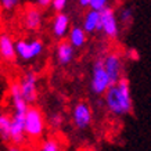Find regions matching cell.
Instances as JSON below:
<instances>
[{
	"label": "cell",
	"mask_w": 151,
	"mask_h": 151,
	"mask_svg": "<svg viewBox=\"0 0 151 151\" xmlns=\"http://www.w3.org/2000/svg\"><path fill=\"white\" fill-rule=\"evenodd\" d=\"M10 136H11V143L13 144H17V146L22 144V142L27 137V134H25V115L13 112Z\"/></svg>",
	"instance_id": "obj_9"
},
{
	"label": "cell",
	"mask_w": 151,
	"mask_h": 151,
	"mask_svg": "<svg viewBox=\"0 0 151 151\" xmlns=\"http://www.w3.org/2000/svg\"><path fill=\"white\" fill-rule=\"evenodd\" d=\"M119 19H121V22L124 24H130L133 19V13L130 9H124L122 11H121V14H119Z\"/></svg>",
	"instance_id": "obj_19"
},
{
	"label": "cell",
	"mask_w": 151,
	"mask_h": 151,
	"mask_svg": "<svg viewBox=\"0 0 151 151\" xmlns=\"http://www.w3.org/2000/svg\"><path fill=\"white\" fill-rule=\"evenodd\" d=\"M6 151H22L21 150V147H18L17 146V144H15V146H11V147H9V148H7V150Z\"/></svg>",
	"instance_id": "obj_26"
},
{
	"label": "cell",
	"mask_w": 151,
	"mask_h": 151,
	"mask_svg": "<svg viewBox=\"0 0 151 151\" xmlns=\"http://www.w3.org/2000/svg\"><path fill=\"white\" fill-rule=\"evenodd\" d=\"M24 27L28 31H37L42 27L43 15H42L40 7H28L24 13Z\"/></svg>",
	"instance_id": "obj_12"
},
{
	"label": "cell",
	"mask_w": 151,
	"mask_h": 151,
	"mask_svg": "<svg viewBox=\"0 0 151 151\" xmlns=\"http://www.w3.org/2000/svg\"><path fill=\"white\" fill-rule=\"evenodd\" d=\"M100 14H101V31L104 32V35L107 37L115 39L119 33V28L114 9H111L108 6L104 10H101Z\"/></svg>",
	"instance_id": "obj_8"
},
{
	"label": "cell",
	"mask_w": 151,
	"mask_h": 151,
	"mask_svg": "<svg viewBox=\"0 0 151 151\" xmlns=\"http://www.w3.org/2000/svg\"><path fill=\"white\" fill-rule=\"evenodd\" d=\"M72 122L73 126L79 130H85L92 124V110L87 103L79 101L72 110Z\"/></svg>",
	"instance_id": "obj_7"
},
{
	"label": "cell",
	"mask_w": 151,
	"mask_h": 151,
	"mask_svg": "<svg viewBox=\"0 0 151 151\" xmlns=\"http://www.w3.org/2000/svg\"><path fill=\"white\" fill-rule=\"evenodd\" d=\"M39 151H61V147H60V143L55 139H47L42 143Z\"/></svg>",
	"instance_id": "obj_17"
},
{
	"label": "cell",
	"mask_w": 151,
	"mask_h": 151,
	"mask_svg": "<svg viewBox=\"0 0 151 151\" xmlns=\"http://www.w3.org/2000/svg\"><path fill=\"white\" fill-rule=\"evenodd\" d=\"M108 1H110V0H92L90 9L101 11V10H104L105 7H108Z\"/></svg>",
	"instance_id": "obj_20"
},
{
	"label": "cell",
	"mask_w": 151,
	"mask_h": 151,
	"mask_svg": "<svg viewBox=\"0 0 151 151\" xmlns=\"http://www.w3.org/2000/svg\"><path fill=\"white\" fill-rule=\"evenodd\" d=\"M86 33L87 32L83 29V27H72L69 29L68 40L72 43V46L75 47V49L83 47L85 43H86V40H87Z\"/></svg>",
	"instance_id": "obj_15"
},
{
	"label": "cell",
	"mask_w": 151,
	"mask_h": 151,
	"mask_svg": "<svg viewBox=\"0 0 151 151\" xmlns=\"http://www.w3.org/2000/svg\"><path fill=\"white\" fill-rule=\"evenodd\" d=\"M10 130H11V116L0 112V140L1 142L4 143L11 142Z\"/></svg>",
	"instance_id": "obj_16"
},
{
	"label": "cell",
	"mask_w": 151,
	"mask_h": 151,
	"mask_svg": "<svg viewBox=\"0 0 151 151\" xmlns=\"http://www.w3.org/2000/svg\"><path fill=\"white\" fill-rule=\"evenodd\" d=\"M128 57L130 60H134V61H136V60H139V53L136 50H133V49H132V50L128 51Z\"/></svg>",
	"instance_id": "obj_24"
},
{
	"label": "cell",
	"mask_w": 151,
	"mask_h": 151,
	"mask_svg": "<svg viewBox=\"0 0 151 151\" xmlns=\"http://www.w3.org/2000/svg\"><path fill=\"white\" fill-rule=\"evenodd\" d=\"M0 58L7 61V63H13L14 60L17 58L15 42L7 33L0 35Z\"/></svg>",
	"instance_id": "obj_11"
},
{
	"label": "cell",
	"mask_w": 151,
	"mask_h": 151,
	"mask_svg": "<svg viewBox=\"0 0 151 151\" xmlns=\"http://www.w3.org/2000/svg\"><path fill=\"white\" fill-rule=\"evenodd\" d=\"M63 122H64V118H63V115L60 114V112H54V114L49 118V125H50L51 128H54V129L61 128Z\"/></svg>",
	"instance_id": "obj_18"
},
{
	"label": "cell",
	"mask_w": 151,
	"mask_h": 151,
	"mask_svg": "<svg viewBox=\"0 0 151 151\" xmlns=\"http://www.w3.org/2000/svg\"><path fill=\"white\" fill-rule=\"evenodd\" d=\"M83 29L87 33H93L96 31H101V14L97 10L90 9L83 18Z\"/></svg>",
	"instance_id": "obj_14"
},
{
	"label": "cell",
	"mask_w": 151,
	"mask_h": 151,
	"mask_svg": "<svg viewBox=\"0 0 151 151\" xmlns=\"http://www.w3.org/2000/svg\"><path fill=\"white\" fill-rule=\"evenodd\" d=\"M79 1V6H81V7H85V9H86V7H90V3H92V0H78Z\"/></svg>",
	"instance_id": "obj_25"
},
{
	"label": "cell",
	"mask_w": 151,
	"mask_h": 151,
	"mask_svg": "<svg viewBox=\"0 0 151 151\" xmlns=\"http://www.w3.org/2000/svg\"><path fill=\"white\" fill-rule=\"evenodd\" d=\"M104 67L105 71L108 73V76L111 79V83L115 85L119 79L122 78V73H124V61L122 57L118 53H110L104 57Z\"/></svg>",
	"instance_id": "obj_6"
},
{
	"label": "cell",
	"mask_w": 151,
	"mask_h": 151,
	"mask_svg": "<svg viewBox=\"0 0 151 151\" xmlns=\"http://www.w3.org/2000/svg\"><path fill=\"white\" fill-rule=\"evenodd\" d=\"M53 0H36V6L40 7V9H46L49 6H51Z\"/></svg>",
	"instance_id": "obj_23"
},
{
	"label": "cell",
	"mask_w": 151,
	"mask_h": 151,
	"mask_svg": "<svg viewBox=\"0 0 151 151\" xmlns=\"http://www.w3.org/2000/svg\"><path fill=\"white\" fill-rule=\"evenodd\" d=\"M19 87L28 104H35L37 100V73L29 69L19 79Z\"/></svg>",
	"instance_id": "obj_5"
},
{
	"label": "cell",
	"mask_w": 151,
	"mask_h": 151,
	"mask_svg": "<svg viewBox=\"0 0 151 151\" xmlns=\"http://www.w3.org/2000/svg\"><path fill=\"white\" fill-rule=\"evenodd\" d=\"M111 79L105 71L104 60L97 58L92 68V79H90V90L94 96H104L107 89L111 86Z\"/></svg>",
	"instance_id": "obj_3"
},
{
	"label": "cell",
	"mask_w": 151,
	"mask_h": 151,
	"mask_svg": "<svg viewBox=\"0 0 151 151\" xmlns=\"http://www.w3.org/2000/svg\"><path fill=\"white\" fill-rule=\"evenodd\" d=\"M69 17L64 11H60L54 15L53 18V22H51V32H53V36L57 37V39H63L69 33Z\"/></svg>",
	"instance_id": "obj_10"
},
{
	"label": "cell",
	"mask_w": 151,
	"mask_h": 151,
	"mask_svg": "<svg viewBox=\"0 0 151 151\" xmlns=\"http://www.w3.org/2000/svg\"><path fill=\"white\" fill-rule=\"evenodd\" d=\"M67 4H68V0H53V3H51L53 9H54L57 13L64 11V9L67 7Z\"/></svg>",
	"instance_id": "obj_22"
},
{
	"label": "cell",
	"mask_w": 151,
	"mask_h": 151,
	"mask_svg": "<svg viewBox=\"0 0 151 151\" xmlns=\"http://www.w3.org/2000/svg\"><path fill=\"white\" fill-rule=\"evenodd\" d=\"M73 55H75V47L69 40H61L57 45L55 57L61 65H68L69 63H72Z\"/></svg>",
	"instance_id": "obj_13"
},
{
	"label": "cell",
	"mask_w": 151,
	"mask_h": 151,
	"mask_svg": "<svg viewBox=\"0 0 151 151\" xmlns=\"http://www.w3.org/2000/svg\"><path fill=\"white\" fill-rule=\"evenodd\" d=\"M45 45L40 39H19L15 42V50H17V57L22 61H31L36 58L43 53Z\"/></svg>",
	"instance_id": "obj_4"
},
{
	"label": "cell",
	"mask_w": 151,
	"mask_h": 151,
	"mask_svg": "<svg viewBox=\"0 0 151 151\" xmlns=\"http://www.w3.org/2000/svg\"><path fill=\"white\" fill-rule=\"evenodd\" d=\"M18 3H19V0H0V4H1V7H3L6 11L14 10L18 6Z\"/></svg>",
	"instance_id": "obj_21"
},
{
	"label": "cell",
	"mask_w": 151,
	"mask_h": 151,
	"mask_svg": "<svg viewBox=\"0 0 151 151\" xmlns=\"http://www.w3.org/2000/svg\"><path fill=\"white\" fill-rule=\"evenodd\" d=\"M104 103L110 114L124 116L133 111V100L130 94V85L128 78L119 79L115 85H111L104 93Z\"/></svg>",
	"instance_id": "obj_1"
},
{
	"label": "cell",
	"mask_w": 151,
	"mask_h": 151,
	"mask_svg": "<svg viewBox=\"0 0 151 151\" xmlns=\"http://www.w3.org/2000/svg\"><path fill=\"white\" fill-rule=\"evenodd\" d=\"M46 121L39 107L31 104L25 114V134L31 140H39L45 134Z\"/></svg>",
	"instance_id": "obj_2"
}]
</instances>
